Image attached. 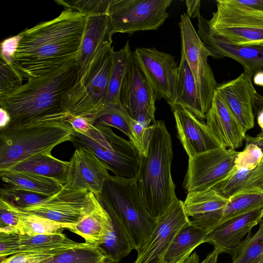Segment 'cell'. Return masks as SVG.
Masks as SVG:
<instances>
[{
	"instance_id": "obj_45",
	"label": "cell",
	"mask_w": 263,
	"mask_h": 263,
	"mask_svg": "<svg viewBox=\"0 0 263 263\" xmlns=\"http://www.w3.org/2000/svg\"><path fill=\"white\" fill-rule=\"evenodd\" d=\"M20 252L19 234L0 232V259H3Z\"/></svg>"
},
{
	"instance_id": "obj_14",
	"label": "cell",
	"mask_w": 263,
	"mask_h": 263,
	"mask_svg": "<svg viewBox=\"0 0 263 263\" xmlns=\"http://www.w3.org/2000/svg\"><path fill=\"white\" fill-rule=\"evenodd\" d=\"M156 100L145 76L134 60L121 85V104L132 118L147 127L155 120Z\"/></svg>"
},
{
	"instance_id": "obj_55",
	"label": "cell",
	"mask_w": 263,
	"mask_h": 263,
	"mask_svg": "<svg viewBox=\"0 0 263 263\" xmlns=\"http://www.w3.org/2000/svg\"><path fill=\"white\" fill-rule=\"evenodd\" d=\"M257 122L258 125L262 129L263 132V109L257 111Z\"/></svg>"
},
{
	"instance_id": "obj_42",
	"label": "cell",
	"mask_w": 263,
	"mask_h": 263,
	"mask_svg": "<svg viewBox=\"0 0 263 263\" xmlns=\"http://www.w3.org/2000/svg\"><path fill=\"white\" fill-rule=\"evenodd\" d=\"M23 78L15 69L1 59L0 98L5 97L20 88Z\"/></svg>"
},
{
	"instance_id": "obj_12",
	"label": "cell",
	"mask_w": 263,
	"mask_h": 263,
	"mask_svg": "<svg viewBox=\"0 0 263 263\" xmlns=\"http://www.w3.org/2000/svg\"><path fill=\"white\" fill-rule=\"evenodd\" d=\"M133 55L157 100L163 99L171 107L177 95L179 74L174 57L155 47L137 48Z\"/></svg>"
},
{
	"instance_id": "obj_20",
	"label": "cell",
	"mask_w": 263,
	"mask_h": 263,
	"mask_svg": "<svg viewBox=\"0 0 263 263\" xmlns=\"http://www.w3.org/2000/svg\"><path fill=\"white\" fill-rule=\"evenodd\" d=\"M259 208L228 219L215 227L206 236L204 243L212 245L220 253L231 254L262 218Z\"/></svg>"
},
{
	"instance_id": "obj_22",
	"label": "cell",
	"mask_w": 263,
	"mask_h": 263,
	"mask_svg": "<svg viewBox=\"0 0 263 263\" xmlns=\"http://www.w3.org/2000/svg\"><path fill=\"white\" fill-rule=\"evenodd\" d=\"M114 33L107 14L86 17L84 33L76 58L80 69L84 68L98 51L111 46Z\"/></svg>"
},
{
	"instance_id": "obj_25",
	"label": "cell",
	"mask_w": 263,
	"mask_h": 263,
	"mask_svg": "<svg viewBox=\"0 0 263 263\" xmlns=\"http://www.w3.org/2000/svg\"><path fill=\"white\" fill-rule=\"evenodd\" d=\"M69 167V161L56 158L51 151H47L32 156L7 170L33 173L54 180L64 186L68 180Z\"/></svg>"
},
{
	"instance_id": "obj_59",
	"label": "cell",
	"mask_w": 263,
	"mask_h": 263,
	"mask_svg": "<svg viewBox=\"0 0 263 263\" xmlns=\"http://www.w3.org/2000/svg\"><path fill=\"white\" fill-rule=\"evenodd\" d=\"M263 44V43H262V44Z\"/></svg>"
},
{
	"instance_id": "obj_46",
	"label": "cell",
	"mask_w": 263,
	"mask_h": 263,
	"mask_svg": "<svg viewBox=\"0 0 263 263\" xmlns=\"http://www.w3.org/2000/svg\"><path fill=\"white\" fill-rule=\"evenodd\" d=\"M250 193H263V159L253 170L237 195Z\"/></svg>"
},
{
	"instance_id": "obj_37",
	"label": "cell",
	"mask_w": 263,
	"mask_h": 263,
	"mask_svg": "<svg viewBox=\"0 0 263 263\" xmlns=\"http://www.w3.org/2000/svg\"><path fill=\"white\" fill-rule=\"evenodd\" d=\"M63 229H66V227L63 224L24 211L21 218L19 234L35 235L55 234L62 232Z\"/></svg>"
},
{
	"instance_id": "obj_31",
	"label": "cell",
	"mask_w": 263,
	"mask_h": 263,
	"mask_svg": "<svg viewBox=\"0 0 263 263\" xmlns=\"http://www.w3.org/2000/svg\"><path fill=\"white\" fill-rule=\"evenodd\" d=\"M134 60L128 41L119 50L114 51L113 65L108 86L106 105L121 103L120 92L124 77Z\"/></svg>"
},
{
	"instance_id": "obj_35",
	"label": "cell",
	"mask_w": 263,
	"mask_h": 263,
	"mask_svg": "<svg viewBox=\"0 0 263 263\" xmlns=\"http://www.w3.org/2000/svg\"><path fill=\"white\" fill-rule=\"evenodd\" d=\"M263 208V193H250L235 196L222 209L220 223L233 217Z\"/></svg>"
},
{
	"instance_id": "obj_52",
	"label": "cell",
	"mask_w": 263,
	"mask_h": 263,
	"mask_svg": "<svg viewBox=\"0 0 263 263\" xmlns=\"http://www.w3.org/2000/svg\"><path fill=\"white\" fill-rule=\"evenodd\" d=\"M219 253L216 249L210 252L201 263H217Z\"/></svg>"
},
{
	"instance_id": "obj_30",
	"label": "cell",
	"mask_w": 263,
	"mask_h": 263,
	"mask_svg": "<svg viewBox=\"0 0 263 263\" xmlns=\"http://www.w3.org/2000/svg\"><path fill=\"white\" fill-rule=\"evenodd\" d=\"M112 222V229L106 234L100 246L114 263H118L127 256L135 247L124 224L110 209L105 208Z\"/></svg>"
},
{
	"instance_id": "obj_54",
	"label": "cell",
	"mask_w": 263,
	"mask_h": 263,
	"mask_svg": "<svg viewBox=\"0 0 263 263\" xmlns=\"http://www.w3.org/2000/svg\"><path fill=\"white\" fill-rule=\"evenodd\" d=\"M253 81L256 85L263 86V70H259L254 74Z\"/></svg>"
},
{
	"instance_id": "obj_39",
	"label": "cell",
	"mask_w": 263,
	"mask_h": 263,
	"mask_svg": "<svg viewBox=\"0 0 263 263\" xmlns=\"http://www.w3.org/2000/svg\"><path fill=\"white\" fill-rule=\"evenodd\" d=\"M112 0H55L59 5L65 9L78 11L84 16L107 14Z\"/></svg>"
},
{
	"instance_id": "obj_43",
	"label": "cell",
	"mask_w": 263,
	"mask_h": 263,
	"mask_svg": "<svg viewBox=\"0 0 263 263\" xmlns=\"http://www.w3.org/2000/svg\"><path fill=\"white\" fill-rule=\"evenodd\" d=\"M132 128L134 138L133 144L141 156L146 155L154 132V124L146 127L134 120L132 123Z\"/></svg>"
},
{
	"instance_id": "obj_24",
	"label": "cell",
	"mask_w": 263,
	"mask_h": 263,
	"mask_svg": "<svg viewBox=\"0 0 263 263\" xmlns=\"http://www.w3.org/2000/svg\"><path fill=\"white\" fill-rule=\"evenodd\" d=\"M228 201L211 189L188 193L183 201V208L191 222L203 226L213 223L217 219L218 211Z\"/></svg>"
},
{
	"instance_id": "obj_40",
	"label": "cell",
	"mask_w": 263,
	"mask_h": 263,
	"mask_svg": "<svg viewBox=\"0 0 263 263\" xmlns=\"http://www.w3.org/2000/svg\"><path fill=\"white\" fill-rule=\"evenodd\" d=\"M0 195V198L21 209L35 205L48 197L34 192L6 186L1 188Z\"/></svg>"
},
{
	"instance_id": "obj_2",
	"label": "cell",
	"mask_w": 263,
	"mask_h": 263,
	"mask_svg": "<svg viewBox=\"0 0 263 263\" xmlns=\"http://www.w3.org/2000/svg\"><path fill=\"white\" fill-rule=\"evenodd\" d=\"M76 59L44 76L28 80L16 90L0 98L10 123L26 122L64 111V95L76 82L80 69Z\"/></svg>"
},
{
	"instance_id": "obj_44",
	"label": "cell",
	"mask_w": 263,
	"mask_h": 263,
	"mask_svg": "<svg viewBox=\"0 0 263 263\" xmlns=\"http://www.w3.org/2000/svg\"><path fill=\"white\" fill-rule=\"evenodd\" d=\"M54 256L41 252H21L1 259L0 263H41Z\"/></svg>"
},
{
	"instance_id": "obj_36",
	"label": "cell",
	"mask_w": 263,
	"mask_h": 263,
	"mask_svg": "<svg viewBox=\"0 0 263 263\" xmlns=\"http://www.w3.org/2000/svg\"><path fill=\"white\" fill-rule=\"evenodd\" d=\"M245 147L239 152L235 160L237 170H254L263 159V132L256 137L246 136Z\"/></svg>"
},
{
	"instance_id": "obj_13",
	"label": "cell",
	"mask_w": 263,
	"mask_h": 263,
	"mask_svg": "<svg viewBox=\"0 0 263 263\" xmlns=\"http://www.w3.org/2000/svg\"><path fill=\"white\" fill-rule=\"evenodd\" d=\"M190 224L183 208V201L178 198L156 219L149 237L133 263H161L164 255L178 232Z\"/></svg>"
},
{
	"instance_id": "obj_58",
	"label": "cell",
	"mask_w": 263,
	"mask_h": 263,
	"mask_svg": "<svg viewBox=\"0 0 263 263\" xmlns=\"http://www.w3.org/2000/svg\"><path fill=\"white\" fill-rule=\"evenodd\" d=\"M161 263H164V262H161Z\"/></svg>"
},
{
	"instance_id": "obj_16",
	"label": "cell",
	"mask_w": 263,
	"mask_h": 263,
	"mask_svg": "<svg viewBox=\"0 0 263 263\" xmlns=\"http://www.w3.org/2000/svg\"><path fill=\"white\" fill-rule=\"evenodd\" d=\"M197 27L199 37L213 58L233 59L252 76L263 69V44H231L211 32L201 15L198 18Z\"/></svg>"
},
{
	"instance_id": "obj_48",
	"label": "cell",
	"mask_w": 263,
	"mask_h": 263,
	"mask_svg": "<svg viewBox=\"0 0 263 263\" xmlns=\"http://www.w3.org/2000/svg\"><path fill=\"white\" fill-rule=\"evenodd\" d=\"M95 118L93 117H81L70 115L66 122L76 132L85 134L95 125Z\"/></svg>"
},
{
	"instance_id": "obj_27",
	"label": "cell",
	"mask_w": 263,
	"mask_h": 263,
	"mask_svg": "<svg viewBox=\"0 0 263 263\" xmlns=\"http://www.w3.org/2000/svg\"><path fill=\"white\" fill-rule=\"evenodd\" d=\"M0 177L6 186L48 197L53 196L63 187L54 180L27 172L0 170Z\"/></svg>"
},
{
	"instance_id": "obj_1",
	"label": "cell",
	"mask_w": 263,
	"mask_h": 263,
	"mask_svg": "<svg viewBox=\"0 0 263 263\" xmlns=\"http://www.w3.org/2000/svg\"><path fill=\"white\" fill-rule=\"evenodd\" d=\"M86 16L64 9L54 19L20 33L21 37L12 66L21 77L30 80L46 75L76 59Z\"/></svg>"
},
{
	"instance_id": "obj_19",
	"label": "cell",
	"mask_w": 263,
	"mask_h": 263,
	"mask_svg": "<svg viewBox=\"0 0 263 263\" xmlns=\"http://www.w3.org/2000/svg\"><path fill=\"white\" fill-rule=\"evenodd\" d=\"M172 110L176 121L178 137L189 157L222 147L204 121L183 108L176 107Z\"/></svg>"
},
{
	"instance_id": "obj_23",
	"label": "cell",
	"mask_w": 263,
	"mask_h": 263,
	"mask_svg": "<svg viewBox=\"0 0 263 263\" xmlns=\"http://www.w3.org/2000/svg\"><path fill=\"white\" fill-rule=\"evenodd\" d=\"M90 193L88 204L70 231L83 237L85 242L101 246L112 229L111 220L98 196Z\"/></svg>"
},
{
	"instance_id": "obj_7",
	"label": "cell",
	"mask_w": 263,
	"mask_h": 263,
	"mask_svg": "<svg viewBox=\"0 0 263 263\" xmlns=\"http://www.w3.org/2000/svg\"><path fill=\"white\" fill-rule=\"evenodd\" d=\"M70 141L76 148H85L94 153L115 176L136 178L141 155L130 140L116 135L110 127L94 125L85 134L73 130Z\"/></svg>"
},
{
	"instance_id": "obj_29",
	"label": "cell",
	"mask_w": 263,
	"mask_h": 263,
	"mask_svg": "<svg viewBox=\"0 0 263 263\" xmlns=\"http://www.w3.org/2000/svg\"><path fill=\"white\" fill-rule=\"evenodd\" d=\"M19 235L20 252H41L56 256L82 243L71 240L62 232L35 235Z\"/></svg>"
},
{
	"instance_id": "obj_10",
	"label": "cell",
	"mask_w": 263,
	"mask_h": 263,
	"mask_svg": "<svg viewBox=\"0 0 263 263\" xmlns=\"http://www.w3.org/2000/svg\"><path fill=\"white\" fill-rule=\"evenodd\" d=\"M179 26L181 40V55L185 58L191 70L204 111L206 114L218 85L208 62L211 53L186 13L181 15Z\"/></svg>"
},
{
	"instance_id": "obj_28",
	"label": "cell",
	"mask_w": 263,
	"mask_h": 263,
	"mask_svg": "<svg viewBox=\"0 0 263 263\" xmlns=\"http://www.w3.org/2000/svg\"><path fill=\"white\" fill-rule=\"evenodd\" d=\"M208 234L205 230L191 223L182 228L165 252L163 261L164 263H182L198 246L204 243Z\"/></svg>"
},
{
	"instance_id": "obj_8",
	"label": "cell",
	"mask_w": 263,
	"mask_h": 263,
	"mask_svg": "<svg viewBox=\"0 0 263 263\" xmlns=\"http://www.w3.org/2000/svg\"><path fill=\"white\" fill-rule=\"evenodd\" d=\"M216 11L203 22L209 30L236 45L263 43V12L238 0H217Z\"/></svg>"
},
{
	"instance_id": "obj_4",
	"label": "cell",
	"mask_w": 263,
	"mask_h": 263,
	"mask_svg": "<svg viewBox=\"0 0 263 263\" xmlns=\"http://www.w3.org/2000/svg\"><path fill=\"white\" fill-rule=\"evenodd\" d=\"M69 116L63 111L26 122L10 123L1 129L0 170L70 141L73 129L66 122Z\"/></svg>"
},
{
	"instance_id": "obj_21",
	"label": "cell",
	"mask_w": 263,
	"mask_h": 263,
	"mask_svg": "<svg viewBox=\"0 0 263 263\" xmlns=\"http://www.w3.org/2000/svg\"><path fill=\"white\" fill-rule=\"evenodd\" d=\"M206 124L227 149L236 150L246 139V132L215 91L206 114Z\"/></svg>"
},
{
	"instance_id": "obj_5",
	"label": "cell",
	"mask_w": 263,
	"mask_h": 263,
	"mask_svg": "<svg viewBox=\"0 0 263 263\" xmlns=\"http://www.w3.org/2000/svg\"><path fill=\"white\" fill-rule=\"evenodd\" d=\"M113 47L98 51L64 95L62 106L69 115L93 117L105 107L113 65Z\"/></svg>"
},
{
	"instance_id": "obj_6",
	"label": "cell",
	"mask_w": 263,
	"mask_h": 263,
	"mask_svg": "<svg viewBox=\"0 0 263 263\" xmlns=\"http://www.w3.org/2000/svg\"><path fill=\"white\" fill-rule=\"evenodd\" d=\"M105 208L111 210L127 229L137 252L146 243L156 223L147 211L135 179L109 175L97 195Z\"/></svg>"
},
{
	"instance_id": "obj_53",
	"label": "cell",
	"mask_w": 263,
	"mask_h": 263,
	"mask_svg": "<svg viewBox=\"0 0 263 263\" xmlns=\"http://www.w3.org/2000/svg\"><path fill=\"white\" fill-rule=\"evenodd\" d=\"M253 108L256 112L263 109V96L258 93L254 100Z\"/></svg>"
},
{
	"instance_id": "obj_15",
	"label": "cell",
	"mask_w": 263,
	"mask_h": 263,
	"mask_svg": "<svg viewBox=\"0 0 263 263\" xmlns=\"http://www.w3.org/2000/svg\"><path fill=\"white\" fill-rule=\"evenodd\" d=\"M90 196V191L87 190L63 186L53 196L22 210L63 224L70 230L80 219Z\"/></svg>"
},
{
	"instance_id": "obj_18",
	"label": "cell",
	"mask_w": 263,
	"mask_h": 263,
	"mask_svg": "<svg viewBox=\"0 0 263 263\" xmlns=\"http://www.w3.org/2000/svg\"><path fill=\"white\" fill-rule=\"evenodd\" d=\"M69 162L68 180L64 186L85 189L99 195L109 175L106 165L94 153L83 147L76 148Z\"/></svg>"
},
{
	"instance_id": "obj_32",
	"label": "cell",
	"mask_w": 263,
	"mask_h": 263,
	"mask_svg": "<svg viewBox=\"0 0 263 263\" xmlns=\"http://www.w3.org/2000/svg\"><path fill=\"white\" fill-rule=\"evenodd\" d=\"M41 263H114L99 246L86 242Z\"/></svg>"
},
{
	"instance_id": "obj_3",
	"label": "cell",
	"mask_w": 263,
	"mask_h": 263,
	"mask_svg": "<svg viewBox=\"0 0 263 263\" xmlns=\"http://www.w3.org/2000/svg\"><path fill=\"white\" fill-rule=\"evenodd\" d=\"M153 124L147 153L141 156L135 181L147 211L156 220L177 198L171 175L172 138L164 121L155 120Z\"/></svg>"
},
{
	"instance_id": "obj_11",
	"label": "cell",
	"mask_w": 263,
	"mask_h": 263,
	"mask_svg": "<svg viewBox=\"0 0 263 263\" xmlns=\"http://www.w3.org/2000/svg\"><path fill=\"white\" fill-rule=\"evenodd\" d=\"M238 153L219 147L189 157L184 188L188 193L212 189L234 170Z\"/></svg>"
},
{
	"instance_id": "obj_17",
	"label": "cell",
	"mask_w": 263,
	"mask_h": 263,
	"mask_svg": "<svg viewBox=\"0 0 263 263\" xmlns=\"http://www.w3.org/2000/svg\"><path fill=\"white\" fill-rule=\"evenodd\" d=\"M252 76L243 71L236 78L218 85L215 90L246 132L254 126L253 104L257 92Z\"/></svg>"
},
{
	"instance_id": "obj_57",
	"label": "cell",
	"mask_w": 263,
	"mask_h": 263,
	"mask_svg": "<svg viewBox=\"0 0 263 263\" xmlns=\"http://www.w3.org/2000/svg\"><path fill=\"white\" fill-rule=\"evenodd\" d=\"M261 263H263V256H262V257Z\"/></svg>"
},
{
	"instance_id": "obj_34",
	"label": "cell",
	"mask_w": 263,
	"mask_h": 263,
	"mask_svg": "<svg viewBox=\"0 0 263 263\" xmlns=\"http://www.w3.org/2000/svg\"><path fill=\"white\" fill-rule=\"evenodd\" d=\"M257 231L247 238L232 251V263H261L263 256V217Z\"/></svg>"
},
{
	"instance_id": "obj_51",
	"label": "cell",
	"mask_w": 263,
	"mask_h": 263,
	"mask_svg": "<svg viewBox=\"0 0 263 263\" xmlns=\"http://www.w3.org/2000/svg\"><path fill=\"white\" fill-rule=\"evenodd\" d=\"M0 129L7 127L11 122V118L8 113L3 108H0Z\"/></svg>"
},
{
	"instance_id": "obj_50",
	"label": "cell",
	"mask_w": 263,
	"mask_h": 263,
	"mask_svg": "<svg viewBox=\"0 0 263 263\" xmlns=\"http://www.w3.org/2000/svg\"><path fill=\"white\" fill-rule=\"evenodd\" d=\"M243 5L263 12V0H238Z\"/></svg>"
},
{
	"instance_id": "obj_26",
	"label": "cell",
	"mask_w": 263,
	"mask_h": 263,
	"mask_svg": "<svg viewBox=\"0 0 263 263\" xmlns=\"http://www.w3.org/2000/svg\"><path fill=\"white\" fill-rule=\"evenodd\" d=\"M179 74L176 99L171 107L185 108L199 119L204 121L206 114L197 91L191 70L185 58L181 55L178 67Z\"/></svg>"
},
{
	"instance_id": "obj_9",
	"label": "cell",
	"mask_w": 263,
	"mask_h": 263,
	"mask_svg": "<svg viewBox=\"0 0 263 263\" xmlns=\"http://www.w3.org/2000/svg\"><path fill=\"white\" fill-rule=\"evenodd\" d=\"M172 0H112L108 15L115 33L157 30L168 17Z\"/></svg>"
},
{
	"instance_id": "obj_49",
	"label": "cell",
	"mask_w": 263,
	"mask_h": 263,
	"mask_svg": "<svg viewBox=\"0 0 263 263\" xmlns=\"http://www.w3.org/2000/svg\"><path fill=\"white\" fill-rule=\"evenodd\" d=\"M187 8L186 14L191 19L197 17L201 15L200 14V0H187L185 1Z\"/></svg>"
},
{
	"instance_id": "obj_38",
	"label": "cell",
	"mask_w": 263,
	"mask_h": 263,
	"mask_svg": "<svg viewBox=\"0 0 263 263\" xmlns=\"http://www.w3.org/2000/svg\"><path fill=\"white\" fill-rule=\"evenodd\" d=\"M253 170L248 168L237 170L235 166L228 177L218 183L212 189L221 196L229 200L241 191Z\"/></svg>"
},
{
	"instance_id": "obj_47",
	"label": "cell",
	"mask_w": 263,
	"mask_h": 263,
	"mask_svg": "<svg viewBox=\"0 0 263 263\" xmlns=\"http://www.w3.org/2000/svg\"><path fill=\"white\" fill-rule=\"evenodd\" d=\"M21 37L20 34L8 37L1 44V59L12 66L13 55Z\"/></svg>"
},
{
	"instance_id": "obj_41",
	"label": "cell",
	"mask_w": 263,
	"mask_h": 263,
	"mask_svg": "<svg viewBox=\"0 0 263 263\" xmlns=\"http://www.w3.org/2000/svg\"><path fill=\"white\" fill-rule=\"evenodd\" d=\"M24 211L0 198V232L19 234L21 217Z\"/></svg>"
},
{
	"instance_id": "obj_33",
	"label": "cell",
	"mask_w": 263,
	"mask_h": 263,
	"mask_svg": "<svg viewBox=\"0 0 263 263\" xmlns=\"http://www.w3.org/2000/svg\"><path fill=\"white\" fill-rule=\"evenodd\" d=\"M134 120L121 103L109 104L97 115L95 125L116 128L126 135L133 143L132 125Z\"/></svg>"
},
{
	"instance_id": "obj_56",
	"label": "cell",
	"mask_w": 263,
	"mask_h": 263,
	"mask_svg": "<svg viewBox=\"0 0 263 263\" xmlns=\"http://www.w3.org/2000/svg\"><path fill=\"white\" fill-rule=\"evenodd\" d=\"M261 218L263 217V208L261 209Z\"/></svg>"
}]
</instances>
